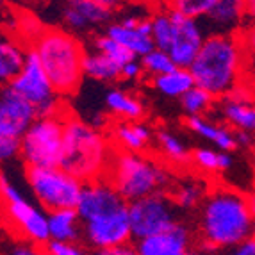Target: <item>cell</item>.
I'll use <instances>...</instances> for the list:
<instances>
[{
    "mask_svg": "<svg viewBox=\"0 0 255 255\" xmlns=\"http://www.w3.org/2000/svg\"><path fill=\"white\" fill-rule=\"evenodd\" d=\"M247 52L239 34H209L189 68L195 84L216 97H229L243 84Z\"/></svg>",
    "mask_w": 255,
    "mask_h": 255,
    "instance_id": "obj_1",
    "label": "cell"
},
{
    "mask_svg": "<svg viewBox=\"0 0 255 255\" xmlns=\"http://www.w3.org/2000/svg\"><path fill=\"white\" fill-rule=\"evenodd\" d=\"M200 236L220 248H234L255 236L248 196L234 189H214L200 209Z\"/></svg>",
    "mask_w": 255,
    "mask_h": 255,
    "instance_id": "obj_2",
    "label": "cell"
},
{
    "mask_svg": "<svg viewBox=\"0 0 255 255\" xmlns=\"http://www.w3.org/2000/svg\"><path fill=\"white\" fill-rule=\"evenodd\" d=\"M48 81L61 97H70L81 88L84 77V47L77 36L59 27H50L32 43Z\"/></svg>",
    "mask_w": 255,
    "mask_h": 255,
    "instance_id": "obj_3",
    "label": "cell"
},
{
    "mask_svg": "<svg viewBox=\"0 0 255 255\" xmlns=\"http://www.w3.org/2000/svg\"><path fill=\"white\" fill-rule=\"evenodd\" d=\"M111 155V145L102 132L77 116L66 115L61 170L82 184L100 180L107 171Z\"/></svg>",
    "mask_w": 255,
    "mask_h": 255,
    "instance_id": "obj_4",
    "label": "cell"
},
{
    "mask_svg": "<svg viewBox=\"0 0 255 255\" xmlns=\"http://www.w3.org/2000/svg\"><path fill=\"white\" fill-rule=\"evenodd\" d=\"M104 180L115 187L127 204L162 193L170 184V173L164 166L134 152H115L111 155Z\"/></svg>",
    "mask_w": 255,
    "mask_h": 255,
    "instance_id": "obj_5",
    "label": "cell"
},
{
    "mask_svg": "<svg viewBox=\"0 0 255 255\" xmlns=\"http://www.w3.org/2000/svg\"><path fill=\"white\" fill-rule=\"evenodd\" d=\"M66 109L57 116L38 118L21 137V161L27 168H59L63 157Z\"/></svg>",
    "mask_w": 255,
    "mask_h": 255,
    "instance_id": "obj_6",
    "label": "cell"
},
{
    "mask_svg": "<svg viewBox=\"0 0 255 255\" xmlns=\"http://www.w3.org/2000/svg\"><path fill=\"white\" fill-rule=\"evenodd\" d=\"M25 179L43 211L77 209L84 184L73 175L61 168H27Z\"/></svg>",
    "mask_w": 255,
    "mask_h": 255,
    "instance_id": "obj_7",
    "label": "cell"
},
{
    "mask_svg": "<svg viewBox=\"0 0 255 255\" xmlns=\"http://www.w3.org/2000/svg\"><path fill=\"white\" fill-rule=\"evenodd\" d=\"M128 216H130L132 239L136 241L164 234L180 225L177 204L164 193H155L141 200L130 202Z\"/></svg>",
    "mask_w": 255,
    "mask_h": 255,
    "instance_id": "obj_8",
    "label": "cell"
},
{
    "mask_svg": "<svg viewBox=\"0 0 255 255\" xmlns=\"http://www.w3.org/2000/svg\"><path fill=\"white\" fill-rule=\"evenodd\" d=\"M7 86H11L16 93H20L25 100H29L34 106L39 118L57 116L64 111L61 95L50 84L47 73L39 63L38 54L32 48L27 50V61L21 73Z\"/></svg>",
    "mask_w": 255,
    "mask_h": 255,
    "instance_id": "obj_9",
    "label": "cell"
},
{
    "mask_svg": "<svg viewBox=\"0 0 255 255\" xmlns=\"http://www.w3.org/2000/svg\"><path fill=\"white\" fill-rule=\"evenodd\" d=\"M4 218L5 225L16 241L29 243L39 248H45L50 243L48 213L30 204L27 198L4 202Z\"/></svg>",
    "mask_w": 255,
    "mask_h": 255,
    "instance_id": "obj_10",
    "label": "cell"
},
{
    "mask_svg": "<svg viewBox=\"0 0 255 255\" xmlns=\"http://www.w3.org/2000/svg\"><path fill=\"white\" fill-rule=\"evenodd\" d=\"M82 238L86 245L93 250L115 248L128 245L132 239L130 216H128V204L107 216L97 218L88 223H82Z\"/></svg>",
    "mask_w": 255,
    "mask_h": 255,
    "instance_id": "obj_11",
    "label": "cell"
},
{
    "mask_svg": "<svg viewBox=\"0 0 255 255\" xmlns=\"http://www.w3.org/2000/svg\"><path fill=\"white\" fill-rule=\"evenodd\" d=\"M168 13H170L171 21L175 23V38L168 54L171 55L177 68L189 70L207 39L205 27L200 23V20H191V18L184 16L179 9L171 7V5H168Z\"/></svg>",
    "mask_w": 255,
    "mask_h": 255,
    "instance_id": "obj_12",
    "label": "cell"
},
{
    "mask_svg": "<svg viewBox=\"0 0 255 255\" xmlns=\"http://www.w3.org/2000/svg\"><path fill=\"white\" fill-rule=\"evenodd\" d=\"M39 118L34 106L25 100L11 86L0 91V137H21Z\"/></svg>",
    "mask_w": 255,
    "mask_h": 255,
    "instance_id": "obj_13",
    "label": "cell"
},
{
    "mask_svg": "<svg viewBox=\"0 0 255 255\" xmlns=\"http://www.w3.org/2000/svg\"><path fill=\"white\" fill-rule=\"evenodd\" d=\"M125 205L127 202L116 193L115 187L104 179H100L93 180V182H86L82 186L81 198L77 204V213L81 216L82 223H88L91 220L115 213Z\"/></svg>",
    "mask_w": 255,
    "mask_h": 255,
    "instance_id": "obj_14",
    "label": "cell"
},
{
    "mask_svg": "<svg viewBox=\"0 0 255 255\" xmlns=\"http://www.w3.org/2000/svg\"><path fill=\"white\" fill-rule=\"evenodd\" d=\"M191 245V234L184 223L164 234L152 236V238L136 241L137 255H186Z\"/></svg>",
    "mask_w": 255,
    "mask_h": 255,
    "instance_id": "obj_15",
    "label": "cell"
},
{
    "mask_svg": "<svg viewBox=\"0 0 255 255\" xmlns=\"http://www.w3.org/2000/svg\"><path fill=\"white\" fill-rule=\"evenodd\" d=\"M213 23L211 34H234V29L245 23V2L239 0H218L214 9L205 16Z\"/></svg>",
    "mask_w": 255,
    "mask_h": 255,
    "instance_id": "obj_16",
    "label": "cell"
},
{
    "mask_svg": "<svg viewBox=\"0 0 255 255\" xmlns=\"http://www.w3.org/2000/svg\"><path fill=\"white\" fill-rule=\"evenodd\" d=\"M186 127L191 132L198 134L202 139L213 143L220 152H232L238 148V141H236V134L216 125L211 120H205L202 116H187L186 118Z\"/></svg>",
    "mask_w": 255,
    "mask_h": 255,
    "instance_id": "obj_17",
    "label": "cell"
},
{
    "mask_svg": "<svg viewBox=\"0 0 255 255\" xmlns=\"http://www.w3.org/2000/svg\"><path fill=\"white\" fill-rule=\"evenodd\" d=\"M82 220L77 209H63L48 213L50 241L55 243H79L82 238Z\"/></svg>",
    "mask_w": 255,
    "mask_h": 255,
    "instance_id": "obj_18",
    "label": "cell"
},
{
    "mask_svg": "<svg viewBox=\"0 0 255 255\" xmlns=\"http://www.w3.org/2000/svg\"><path fill=\"white\" fill-rule=\"evenodd\" d=\"M104 104L111 115L124 118L125 122H141L145 116V107L141 100L124 90H109L104 97Z\"/></svg>",
    "mask_w": 255,
    "mask_h": 255,
    "instance_id": "obj_19",
    "label": "cell"
},
{
    "mask_svg": "<svg viewBox=\"0 0 255 255\" xmlns=\"http://www.w3.org/2000/svg\"><path fill=\"white\" fill-rule=\"evenodd\" d=\"M27 61V50L13 39L0 43V81L7 86L21 73Z\"/></svg>",
    "mask_w": 255,
    "mask_h": 255,
    "instance_id": "obj_20",
    "label": "cell"
},
{
    "mask_svg": "<svg viewBox=\"0 0 255 255\" xmlns=\"http://www.w3.org/2000/svg\"><path fill=\"white\" fill-rule=\"evenodd\" d=\"M113 136L124 150L139 153L152 139V130L143 122H120L113 130Z\"/></svg>",
    "mask_w": 255,
    "mask_h": 255,
    "instance_id": "obj_21",
    "label": "cell"
},
{
    "mask_svg": "<svg viewBox=\"0 0 255 255\" xmlns=\"http://www.w3.org/2000/svg\"><path fill=\"white\" fill-rule=\"evenodd\" d=\"M106 34L111 39L118 41L120 45H124L125 48L132 52L136 57H145L152 50H155V45H153V39L148 36H143L137 29H125L118 23V21H113L106 27Z\"/></svg>",
    "mask_w": 255,
    "mask_h": 255,
    "instance_id": "obj_22",
    "label": "cell"
},
{
    "mask_svg": "<svg viewBox=\"0 0 255 255\" xmlns=\"http://www.w3.org/2000/svg\"><path fill=\"white\" fill-rule=\"evenodd\" d=\"M220 115L238 130L255 132V102H238L223 98L220 104Z\"/></svg>",
    "mask_w": 255,
    "mask_h": 255,
    "instance_id": "obj_23",
    "label": "cell"
},
{
    "mask_svg": "<svg viewBox=\"0 0 255 255\" xmlns=\"http://www.w3.org/2000/svg\"><path fill=\"white\" fill-rule=\"evenodd\" d=\"M152 86L161 95H164L166 98H182L184 95L189 93L196 84L189 70L177 68V70H173V72L166 73V75L152 79Z\"/></svg>",
    "mask_w": 255,
    "mask_h": 255,
    "instance_id": "obj_24",
    "label": "cell"
},
{
    "mask_svg": "<svg viewBox=\"0 0 255 255\" xmlns=\"http://www.w3.org/2000/svg\"><path fill=\"white\" fill-rule=\"evenodd\" d=\"M84 77L98 82H116L122 79V66L100 52H86Z\"/></svg>",
    "mask_w": 255,
    "mask_h": 255,
    "instance_id": "obj_25",
    "label": "cell"
},
{
    "mask_svg": "<svg viewBox=\"0 0 255 255\" xmlns=\"http://www.w3.org/2000/svg\"><path fill=\"white\" fill-rule=\"evenodd\" d=\"M72 4L82 14L90 29L100 27L104 23L109 25L113 9L116 7L115 2H109V0H72Z\"/></svg>",
    "mask_w": 255,
    "mask_h": 255,
    "instance_id": "obj_26",
    "label": "cell"
},
{
    "mask_svg": "<svg viewBox=\"0 0 255 255\" xmlns=\"http://www.w3.org/2000/svg\"><path fill=\"white\" fill-rule=\"evenodd\" d=\"M155 139H157V145L161 152L164 153V157L173 164H186V162H189V159H193V153L187 150L184 141L173 132L159 130L155 134Z\"/></svg>",
    "mask_w": 255,
    "mask_h": 255,
    "instance_id": "obj_27",
    "label": "cell"
},
{
    "mask_svg": "<svg viewBox=\"0 0 255 255\" xmlns=\"http://www.w3.org/2000/svg\"><path fill=\"white\" fill-rule=\"evenodd\" d=\"M152 39L157 50L170 52L171 43L175 38V23L171 21L168 9L166 11H157L152 16Z\"/></svg>",
    "mask_w": 255,
    "mask_h": 255,
    "instance_id": "obj_28",
    "label": "cell"
},
{
    "mask_svg": "<svg viewBox=\"0 0 255 255\" xmlns=\"http://www.w3.org/2000/svg\"><path fill=\"white\" fill-rule=\"evenodd\" d=\"M205 196V184L200 179L182 180L177 186L173 193V202L177 207L182 209H195L198 204H204Z\"/></svg>",
    "mask_w": 255,
    "mask_h": 255,
    "instance_id": "obj_29",
    "label": "cell"
},
{
    "mask_svg": "<svg viewBox=\"0 0 255 255\" xmlns=\"http://www.w3.org/2000/svg\"><path fill=\"white\" fill-rule=\"evenodd\" d=\"M93 50L107 55L109 59H113L115 63H118L122 68H124L125 64L136 61V55L132 54L128 48H125L124 45H120V43L115 41V39H111L107 34L97 36V38L93 39Z\"/></svg>",
    "mask_w": 255,
    "mask_h": 255,
    "instance_id": "obj_30",
    "label": "cell"
},
{
    "mask_svg": "<svg viewBox=\"0 0 255 255\" xmlns=\"http://www.w3.org/2000/svg\"><path fill=\"white\" fill-rule=\"evenodd\" d=\"M141 64H143V72L148 77H152V79L177 70V64L173 63L171 55L164 50H157V48L150 52L148 55H145L141 59Z\"/></svg>",
    "mask_w": 255,
    "mask_h": 255,
    "instance_id": "obj_31",
    "label": "cell"
},
{
    "mask_svg": "<svg viewBox=\"0 0 255 255\" xmlns=\"http://www.w3.org/2000/svg\"><path fill=\"white\" fill-rule=\"evenodd\" d=\"M214 104V97L205 90L195 86L189 93L180 98V106L187 113V116H202L207 109H211Z\"/></svg>",
    "mask_w": 255,
    "mask_h": 255,
    "instance_id": "obj_32",
    "label": "cell"
},
{
    "mask_svg": "<svg viewBox=\"0 0 255 255\" xmlns=\"http://www.w3.org/2000/svg\"><path fill=\"white\" fill-rule=\"evenodd\" d=\"M218 0H177L171 2V7L179 9L184 16L191 18V20H200L205 18L214 9Z\"/></svg>",
    "mask_w": 255,
    "mask_h": 255,
    "instance_id": "obj_33",
    "label": "cell"
},
{
    "mask_svg": "<svg viewBox=\"0 0 255 255\" xmlns=\"http://www.w3.org/2000/svg\"><path fill=\"white\" fill-rule=\"evenodd\" d=\"M193 161L200 170L209 173L220 171V152L214 148H196L193 152Z\"/></svg>",
    "mask_w": 255,
    "mask_h": 255,
    "instance_id": "obj_34",
    "label": "cell"
},
{
    "mask_svg": "<svg viewBox=\"0 0 255 255\" xmlns=\"http://www.w3.org/2000/svg\"><path fill=\"white\" fill-rule=\"evenodd\" d=\"M48 255H91L84 247L79 243H55L50 241L45 247Z\"/></svg>",
    "mask_w": 255,
    "mask_h": 255,
    "instance_id": "obj_35",
    "label": "cell"
},
{
    "mask_svg": "<svg viewBox=\"0 0 255 255\" xmlns=\"http://www.w3.org/2000/svg\"><path fill=\"white\" fill-rule=\"evenodd\" d=\"M21 155V139L18 137H0V159L13 161Z\"/></svg>",
    "mask_w": 255,
    "mask_h": 255,
    "instance_id": "obj_36",
    "label": "cell"
},
{
    "mask_svg": "<svg viewBox=\"0 0 255 255\" xmlns=\"http://www.w3.org/2000/svg\"><path fill=\"white\" fill-rule=\"evenodd\" d=\"M243 48L247 52V59L255 61V25H245L239 30Z\"/></svg>",
    "mask_w": 255,
    "mask_h": 255,
    "instance_id": "obj_37",
    "label": "cell"
},
{
    "mask_svg": "<svg viewBox=\"0 0 255 255\" xmlns=\"http://www.w3.org/2000/svg\"><path fill=\"white\" fill-rule=\"evenodd\" d=\"M7 255H48L45 248L34 247V245H29V243L23 241H14L9 248Z\"/></svg>",
    "mask_w": 255,
    "mask_h": 255,
    "instance_id": "obj_38",
    "label": "cell"
},
{
    "mask_svg": "<svg viewBox=\"0 0 255 255\" xmlns=\"http://www.w3.org/2000/svg\"><path fill=\"white\" fill-rule=\"evenodd\" d=\"M143 64H141V61H132V63L125 64L124 68H122V79L124 81H136V79H139L141 75H143Z\"/></svg>",
    "mask_w": 255,
    "mask_h": 255,
    "instance_id": "obj_39",
    "label": "cell"
},
{
    "mask_svg": "<svg viewBox=\"0 0 255 255\" xmlns=\"http://www.w3.org/2000/svg\"><path fill=\"white\" fill-rule=\"evenodd\" d=\"M93 255H137L136 247L134 245H122V247L115 248H104V250H95Z\"/></svg>",
    "mask_w": 255,
    "mask_h": 255,
    "instance_id": "obj_40",
    "label": "cell"
},
{
    "mask_svg": "<svg viewBox=\"0 0 255 255\" xmlns=\"http://www.w3.org/2000/svg\"><path fill=\"white\" fill-rule=\"evenodd\" d=\"M225 255H255V236L238 245V247L230 248Z\"/></svg>",
    "mask_w": 255,
    "mask_h": 255,
    "instance_id": "obj_41",
    "label": "cell"
},
{
    "mask_svg": "<svg viewBox=\"0 0 255 255\" xmlns=\"http://www.w3.org/2000/svg\"><path fill=\"white\" fill-rule=\"evenodd\" d=\"M245 25H255V0L245 2Z\"/></svg>",
    "mask_w": 255,
    "mask_h": 255,
    "instance_id": "obj_42",
    "label": "cell"
},
{
    "mask_svg": "<svg viewBox=\"0 0 255 255\" xmlns=\"http://www.w3.org/2000/svg\"><path fill=\"white\" fill-rule=\"evenodd\" d=\"M234 164V159H232V153L230 152H220V171L230 170Z\"/></svg>",
    "mask_w": 255,
    "mask_h": 255,
    "instance_id": "obj_43",
    "label": "cell"
},
{
    "mask_svg": "<svg viewBox=\"0 0 255 255\" xmlns=\"http://www.w3.org/2000/svg\"><path fill=\"white\" fill-rule=\"evenodd\" d=\"M250 61V59H248ZM252 64H255V61H250ZM247 68H254V66H250V64L247 63ZM243 84H247L248 88L252 90V93H254V97H255V68H254V73H247L245 75V79H243Z\"/></svg>",
    "mask_w": 255,
    "mask_h": 255,
    "instance_id": "obj_44",
    "label": "cell"
},
{
    "mask_svg": "<svg viewBox=\"0 0 255 255\" xmlns=\"http://www.w3.org/2000/svg\"><path fill=\"white\" fill-rule=\"evenodd\" d=\"M236 141H238V146H250L252 145L250 132L238 130V132H236Z\"/></svg>",
    "mask_w": 255,
    "mask_h": 255,
    "instance_id": "obj_45",
    "label": "cell"
},
{
    "mask_svg": "<svg viewBox=\"0 0 255 255\" xmlns=\"http://www.w3.org/2000/svg\"><path fill=\"white\" fill-rule=\"evenodd\" d=\"M248 202H250V214H252V221H254V227H255V195L248 196Z\"/></svg>",
    "mask_w": 255,
    "mask_h": 255,
    "instance_id": "obj_46",
    "label": "cell"
},
{
    "mask_svg": "<svg viewBox=\"0 0 255 255\" xmlns=\"http://www.w3.org/2000/svg\"><path fill=\"white\" fill-rule=\"evenodd\" d=\"M186 255H204V254H202V252H200V250H198V248H196V250H195V248H191V250L187 252V254H186Z\"/></svg>",
    "mask_w": 255,
    "mask_h": 255,
    "instance_id": "obj_47",
    "label": "cell"
}]
</instances>
